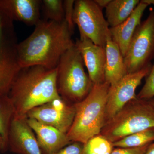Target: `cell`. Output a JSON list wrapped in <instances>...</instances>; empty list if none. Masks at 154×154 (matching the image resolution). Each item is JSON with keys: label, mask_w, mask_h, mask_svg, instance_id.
Masks as SVG:
<instances>
[{"label": "cell", "mask_w": 154, "mask_h": 154, "mask_svg": "<svg viewBox=\"0 0 154 154\" xmlns=\"http://www.w3.org/2000/svg\"><path fill=\"white\" fill-rule=\"evenodd\" d=\"M113 148L112 142L99 134L91 138L84 144L82 154H110Z\"/></svg>", "instance_id": "ffe728a7"}, {"label": "cell", "mask_w": 154, "mask_h": 154, "mask_svg": "<svg viewBox=\"0 0 154 154\" xmlns=\"http://www.w3.org/2000/svg\"><path fill=\"white\" fill-rule=\"evenodd\" d=\"M124 59L127 74L152 64L154 60V10L136 28Z\"/></svg>", "instance_id": "ba28073f"}, {"label": "cell", "mask_w": 154, "mask_h": 154, "mask_svg": "<svg viewBox=\"0 0 154 154\" xmlns=\"http://www.w3.org/2000/svg\"><path fill=\"white\" fill-rule=\"evenodd\" d=\"M75 2L74 0L63 1L64 20L73 32H74L75 25L73 21Z\"/></svg>", "instance_id": "603a6c76"}, {"label": "cell", "mask_w": 154, "mask_h": 154, "mask_svg": "<svg viewBox=\"0 0 154 154\" xmlns=\"http://www.w3.org/2000/svg\"><path fill=\"white\" fill-rule=\"evenodd\" d=\"M73 32L65 21L40 20L29 37L17 47L21 68L41 66L56 68L62 56L75 45Z\"/></svg>", "instance_id": "6da1fadb"}, {"label": "cell", "mask_w": 154, "mask_h": 154, "mask_svg": "<svg viewBox=\"0 0 154 154\" xmlns=\"http://www.w3.org/2000/svg\"><path fill=\"white\" fill-rule=\"evenodd\" d=\"M154 128V108L148 100L137 98L106 122L100 134L112 143L127 136Z\"/></svg>", "instance_id": "5b68a950"}, {"label": "cell", "mask_w": 154, "mask_h": 154, "mask_svg": "<svg viewBox=\"0 0 154 154\" xmlns=\"http://www.w3.org/2000/svg\"><path fill=\"white\" fill-rule=\"evenodd\" d=\"M111 0H94V2L102 10L104 8H106Z\"/></svg>", "instance_id": "484cf974"}, {"label": "cell", "mask_w": 154, "mask_h": 154, "mask_svg": "<svg viewBox=\"0 0 154 154\" xmlns=\"http://www.w3.org/2000/svg\"><path fill=\"white\" fill-rule=\"evenodd\" d=\"M40 0H0L2 9L13 21L36 26L40 22Z\"/></svg>", "instance_id": "5bb4252c"}, {"label": "cell", "mask_w": 154, "mask_h": 154, "mask_svg": "<svg viewBox=\"0 0 154 154\" xmlns=\"http://www.w3.org/2000/svg\"><path fill=\"white\" fill-rule=\"evenodd\" d=\"M84 65L82 57L75 44L62 56L57 67L58 93L72 104L85 98L94 85L85 72Z\"/></svg>", "instance_id": "277c9868"}, {"label": "cell", "mask_w": 154, "mask_h": 154, "mask_svg": "<svg viewBox=\"0 0 154 154\" xmlns=\"http://www.w3.org/2000/svg\"><path fill=\"white\" fill-rule=\"evenodd\" d=\"M151 143L142 146L132 148H117L113 149L110 154H144L148 148L149 146Z\"/></svg>", "instance_id": "cb8c5ba5"}, {"label": "cell", "mask_w": 154, "mask_h": 154, "mask_svg": "<svg viewBox=\"0 0 154 154\" xmlns=\"http://www.w3.org/2000/svg\"><path fill=\"white\" fill-rule=\"evenodd\" d=\"M57 72V68L41 66L21 68L8 94L15 107V117L26 116L33 108L59 97Z\"/></svg>", "instance_id": "7a4b0ae2"}, {"label": "cell", "mask_w": 154, "mask_h": 154, "mask_svg": "<svg viewBox=\"0 0 154 154\" xmlns=\"http://www.w3.org/2000/svg\"><path fill=\"white\" fill-rule=\"evenodd\" d=\"M0 151L5 152L4 142H3L2 138L1 135H0Z\"/></svg>", "instance_id": "83f0119b"}, {"label": "cell", "mask_w": 154, "mask_h": 154, "mask_svg": "<svg viewBox=\"0 0 154 154\" xmlns=\"http://www.w3.org/2000/svg\"><path fill=\"white\" fill-rule=\"evenodd\" d=\"M154 142V128L145 130L127 136L113 143L117 148H132L139 147Z\"/></svg>", "instance_id": "d6986e66"}, {"label": "cell", "mask_w": 154, "mask_h": 154, "mask_svg": "<svg viewBox=\"0 0 154 154\" xmlns=\"http://www.w3.org/2000/svg\"><path fill=\"white\" fill-rule=\"evenodd\" d=\"M75 111V104L67 102L60 96L30 110L26 116L67 134L74 119Z\"/></svg>", "instance_id": "9c48e42d"}, {"label": "cell", "mask_w": 154, "mask_h": 154, "mask_svg": "<svg viewBox=\"0 0 154 154\" xmlns=\"http://www.w3.org/2000/svg\"><path fill=\"white\" fill-rule=\"evenodd\" d=\"M110 85L95 84L88 96L75 104L74 119L67 133L69 140L85 144L100 134L105 123L107 95Z\"/></svg>", "instance_id": "3957f363"}, {"label": "cell", "mask_w": 154, "mask_h": 154, "mask_svg": "<svg viewBox=\"0 0 154 154\" xmlns=\"http://www.w3.org/2000/svg\"><path fill=\"white\" fill-rule=\"evenodd\" d=\"M27 121L35 133L42 154H55L71 142L66 134L53 127L33 119L28 118Z\"/></svg>", "instance_id": "4fadbf2b"}, {"label": "cell", "mask_w": 154, "mask_h": 154, "mask_svg": "<svg viewBox=\"0 0 154 154\" xmlns=\"http://www.w3.org/2000/svg\"><path fill=\"white\" fill-rule=\"evenodd\" d=\"M144 154H154V142L149 146Z\"/></svg>", "instance_id": "4316f807"}, {"label": "cell", "mask_w": 154, "mask_h": 154, "mask_svg": "<svg viewBox=\"0 0 154 154\" xmlns=\"http://www.w3.org/2000/svg\"></svg>", "instance_id": "4dcf8cb0"}, {"label": "cell", "mask_w": 154, "mask_h": 154, "mask_svg": "<svg viewBox=\"0 0 154 154\" xmlns=\"http://www.w3.org/2000/svg\"></svg>", "instance_id": "f546056e"}, {"label": "cell", "mask_w": 154, "mask_h": 154, "mask_svg": "<svg viewBox=\"0 0 154 154\" xmlns=\"http://www.w3.org/2000/svg\"><path fill=\"white\" fill-rule=\"evenodd\" d=\"M15 112L14 104L8 94L0 95V135L4 142L5 152L8 150L9 131Z\"/></svg>", "instance_id": "ac0fdd59"}, {"label": "cell", "mask_w": 154, "mask_h": 154, "mask_svg": "<svg viewBox=\"0 0 154 154\" xmlns=\"http://www.w3.org/2000/svg\"><path fill=\"white\" fill-rule=\"evenodd\" d=\"M140 1L111 0L105 8L106 20L110 28L120 25L130 17Z\"/></svg>", "instance_id": "e0dca14e"}, {"label": "cell", "mask_w": 154, "mask_h": 154, "mask_svg": "<svg viewBox=\"0 0 154 154\" xmlns=\"http://www.w3.org/2000/svg\"><path fill=\"white\" fill-rule=\"evenodd\" d=\"M75 45L82 57L88 75L94 85L105 82V48L96 45L87 38L77 39Z\"/></svg>", "instance_id": "7c38bea8"}, {"label": "cell", "mask_w": 154, "mask_h": 154, "mask_svg": "<svg viewBox=\"0 0 154 154\" xmlns=\"http://www.w3.org/2000/svg\"><path fill=\"white\" fill-rule=\"evenodd\" d=\"M14 21L0 8V95L8 94L21 69Z\"/></svg>", "instance_id": "8992f818"}, {"label": "cell", "mask_w": 154, "mask_h": 154, "mask_svg": "<svg viewBox=\"0 0 154 154\" xmlns=\"http://www.w3.org/2000/svg\"><path fill=\"white\" fill-rule=\"evenodd\" d=\"M148 5L140 1L130 17L120 25L110 28L111 38L118 45L124 57L129 47L131 39Z\"/></svg>", "instance_id": "9a60e30c"}, {"label": "cell", "mask_w": 154, "mask_h": 154, "mask_svg": "<svg viewBox=\"0 0 154 154\" xmlns=\"http://www.w3.org/2000/svg\"><path fill=\"white\" fill-rule=\"evenodd\" d=\"M83 146L84 144L73 142L54 154H82Z\"/></svg>", "instance_id": "d4e9b609"}, {"label": "cell", "mask_w": 154, "mask_h": 154, "mask_svg": "<svg viewBox=\"0 0 154 154\" xmlns=\"http://www.w3.org/2000/svg\"><path fill=\"white\" fill-rule=\"evenodd\" d=\"M148 101H149V102L150 103L151 105L154 108V98L150 99V100H148Z\"/></svg>", "instance_id": "f1b7e54d"}, {"label": "cell", "mask_w": 154, "mask_h": 154, "mask_svg": "<svg viewBox=\"0 0 154 154\" xmlns=\"http://www.w3.org/2000/svg\"><path fill=\"white\" fill-rule=\"evenodd\" d=\"M41 5L45 17V20L58 22L64 21L63 1L43 0Z\"/></svg>", "instance_id": "44dd1931"}, {"label": "cell", "mask_w": 154, "mask_h": 154, "mask_svg": "<svg viewBox=\"0 0 154 154\" xmlns=\"http://www.w3.org/2000/svg\"><path fill=\"white\" fill-rule=\"evenodd\" d=\"M27 116H15L9 131L8 149L17 154H42Z\"/></svg>", "instance_id": "8fae6325"}, {"label": "cell", "mask_w": 154, "mask_h": 154, "mask_svg": "<svg viewBox=\"0 0 154 154\" xmlns=\"http://www.w3.org/2000/svg\"><path fill=\"white\" fill-rule=\"evenodd\" d=\"M73 21L80 32V38H87L94 44L105 48L111 36L110 27L102 10L94 1H75Z\"/></svg>", "instance_id": "52a82bcc"}, {"label": "cell", "mask_w": 154, "mask_h": 154, "mask_svg": "<svg viewBox=\"0 0 154 154\" xmlns=\"http://www.w3.org/2000/svg\"><path fill=\"white\" fill-rule=\"evenodd\" d=\"M105 51V82L111 86L127 74V73L124 57L111 36L107 38Z\"/></svg>", "instance_id": "2e32d148"}, {"label": "cell", "mask_w": 154, "mask_h": 154, "mask_svg": "<svg viewBox=\"0 0 154 154\" xmlns=\"http://www.w3.org/2000/svg\"><path fill=\"white\" fill-rule=\"evenodd\" d=\"M152 64L140 71L127 74L116 83L110 86L105 113V123L113 117L125 105L137 98L136 90L144 78L149 73Z\"/></svg>", "instance_id": "30bf717a"}, {"label": "cell", "mask_w": 154, "mask_h": 154, "mask_svg": "<svg viewBox=\"0 0 154 154\" xmlns=\"http://www.w3.org/2000/svg\"><path fill=\"white\" fill-rule=\"evenodd\" d=\"M138 99L149 100L154 98V62L141 90L137 95Z\"/></svg>", "instance_id": "7402d4cb"}]
</instances>
